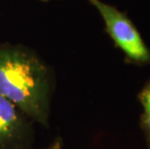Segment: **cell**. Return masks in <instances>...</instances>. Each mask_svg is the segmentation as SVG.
<instances>
[{"mask_svg":"<svg viewBox=\"0 0 150 149\" xmlns=\"http://www.w3.org/2000/svg\"><path fill=\"white\" fill-rule=\"evenodd\" d=\"M63 145H64V141H63L62 137L57 136L52 139V142L47 147L43 149H63Z\"/></svg>","mask_w":150,"mask_h":149,"instance_id":"cell-5","label":"cell"},{"mask_svg":"<svg viewBox=\"0 0 150 149\" xmlns=\"http://www.w3.org/2000/svg\"><path fill=\"white\" fill-rule=\"evenodd\" d=\"M40 1H50V0H40Z\"/></svg>","mask_w":150,"mask_h":149,"instance_id":"cell-6","label":"cell"},{"mask_svg":"<svg viewBox=\"0 0 150 149\" xmlns=\"http://www.w3.org/2000/svg\"><path fill=\"white\" fill-rule=\"evenodd\" d=\"M55 86L53 69L36 50L0 43V95L47 129Z\"/></svg>","mask_w":150,"mask_h":149,"instance_id":"cell-1","label":"cell"},{"mask_svg":"<svg viewBox=\"0 0 150 149\" xmlns=\"http://www.w3.org/2000/svg\"><path fill=\"white\" fill-rule=\"evenodd\" d=\"M137 98L143 109L139 116V126L144 136L146 149H150V78L140 88Z\"/></svg>","mask_w":150,"mask_h":149,"instance_id":"cell-4","label":"cell"},{"mask_svg":"<svg viewBox=\"0 0 150 149\" xmlns=\"http://www.w3.org/2000/svg\"><path fill=\"white\" fill-rule=\"evenodd\" d=\"M99 12L105 30L116 49L123 52L125 62L136 66L150 64V49L138 28L125 13L102 0H87Z\"/></svg>","mask_w":150,"mask_h":149,"instance_id":"cell-2","label":"cell"},{"mask_svg":"<svg viewBox=\"0 0 150 149\" xmlns=\"http://www.w3.org/2000/svg\"><path fill=\"white\" fill-rule=\"evenodd\" d=\"M34 124L20 107L0 95V149H31Z\"/></svg>","mask_w":150,"mask_h":149,"instance_id":"cell-3","label":"cell"}]
</instances>
